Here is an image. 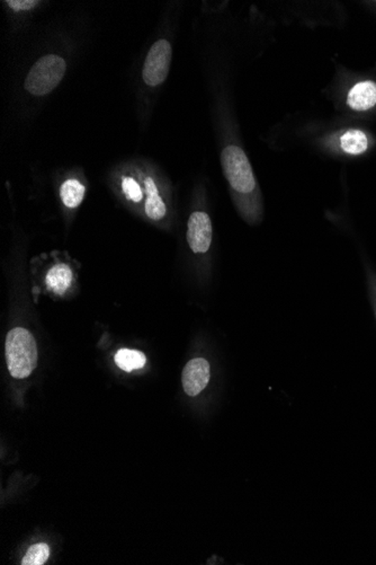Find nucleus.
<instances>
[{
  "instance_id": "obj_1",
  "label": "nucleus",
  "mask_w": 376,
  "mask_h": 565,
  "mask_svg": "<svg viewBox=\"0 0 376 565\" xmlns=\"http://www.w3.org/2000/svg\"><path fill=\"white\" fill-rule=\"evenodd\" d=\"M6 361L10 375L24 379L32 374L38 363V348L29 330L16 327L7 334Z\"/></svg>"
},
{
  "instance_id": "obj_2",
  "label": "nucleus",
  "mask_w": 376,
  "mask_h": 565,
  "mask_svg": "<svg viewBox=\"0 0 376 565\" xmlns=\"http://www.w3.org/2000/svg\"><path fill=\"white\" fill-rule=\"evenodd\" d=\"M66 70V61L57 54L40 58L27 73L25 89L32 95H47L64 80Z\"/></svg>"
},
{
  "instance_id": "obj_3",
  "label": "nucleus",
  "mask_w": 376,
  "mask_h": 565,
  "mask_svg": "<svg viewBox=\"0 0 376 565\" xmlns=\"http://www.w3.org/2000/svg\"><path fill=\"white\" fill-rule=\"evenodd\" d=\"M222 169L231 187L239 193H250L256 188L253 169L244 150L228 146L221 154Z\"/></svg>"
},
{
  "instance_id": "obj_4",
  "label": "nucleus",
  "mask_w": 376,
  "mask_h": 565,
  "mask_svg": "<svg viewBox=\"0 0 376 565\" xmlns=\"http://www.w3.org/2000/svg\"><path fill=\"white\" fill-rule=\"evenodd\" d=\"M171 62V45L167 40H159L152 45L143 64L142 78L149 86H158L167 78Z\"/></svg>"
},
{
  "instance_id": "obj_5",
  "label": "nucleus",
  "mask_w": 376,
  "mask_h": 565,
  "mask_svg": "<svg viewBox=\"0 0 376 565\" xmlns=\"http://www.w3.org/2000/svg\"><path fill=\"white\" fill-rule=\"evenodd\" d=\"M187 241L194 253H205L212 243V224L209 215L197 211L190 215L187 225Z\"/></svg>"
},
{
  "instance_id": "obj_6",
  "label": "nucleus",
  "mask_w": 376,
  "mask_h": 565,
  "mask_svg": "<svg viewBox=\"0 0 376 565\" xmlns=\"http://www.w3.org/2000/svg\"><path fill=\"white\" fill-rule=\"evenodd\" d=\"M184 391L188 396H197L208 386L210 381V365L203 358L187 362L183 370Z\"/></svg>"
},
{
  "instance_id": "obj_7",
  "label": "nucleus",
  "mask_w": 376,
  "mask_h": 565,
  "mask_svg": "<svg viewBox=\"0 0 376 565\" xmlns=\"http://www.w3.org/2000/svg\"><path fill=\"white\" fill-rule=\"evenodd\" d=\"M376 104V84L364 82L358 84L348 94V105L355 111H366Z\"/></svg>"
},
{
  "instance_id": "obj_8",
  "label": "nucleus",
  "mask_w": 376,
  "mask_h": 565,
  "mask_svg": "<svg viewBox=\"0 0 376 565\" xmlns=\"http://www.w3.org/2000/svg\"><path fill=\"white\" fill-rule=\"evenodd\" d=\"M71 281H73V272L66 264H59L52 267L45 278V282H47L49 290L57 295H64V292L69 289Z\"/></svg>"
},
{
  "instance_id": "obj_9",
  "label": "nucleus",
  "mask_w": 376,
  "mask_h": 565,
  "mask_svg": "<svg viewBox=\"0 0 376 565\" xmlns=\"http://www.w3.org/2000/svg\"><path fill=\"white\" fill-rule=\"evenodd\" d=\"M145 188H146L147 193V216L151 220L162 219L166 216L167 210H166V206L162 197H159L158 189L151 178H147L145 180Z\"/></svg>"
},
{
  "instance_id": "obj_10",
  "label": "nucleus",
  "mask_w": 376,
  "mask_h": 565,
  "mask_svg": "<svg viewBox=\"0 0 376 565\" xmlns=\"http://www.w3.org/2000/svg\"><path fill=\"white\" fill-rule=\"evenodd\" d=\"M115 363L124 372H133L141 369L146 365V356L140 351L130 349H121L115 354Z\"/></svg>"
},
{
  "instance_id": "obj_11",
  "label": "nucleus",
  "mask_w": 376,
  "mask_h": 565,
  "mask_svg": "<svg viewBox=\"0 0 376 565\" xmlns=\"http://www.w3.org/2000/svg\"><path fill=\"white\" fill-rule=\"evenodd\" d=\"M85 187L79 181L68 180L61 187V199H62L64 206L73 209V208L80 206L82 200H84V197H85Z\"/></svg>"
},
{
  "instance_id": "obj_12",
  "label": "nucleus",
  "mask_w": 376,
  "mask_h": 565,
  "mask_svg": "<svg viewBox=\"0 0 376 565\" xmlns=\"http://www.w3.org/2000/svg\"><path fill=\"white\" fill-rule=\"evenodd\" d=\"M342 149L351 155H360L367 149L368 140L366 134L360 130L347 131L340 140Z\"/></svg>"
},
{
  "instance_id": "obj_13",
  "label": "nucleus",
  "mask_w": 376,
  "mask_h": 565,
  "mask_svg": "<svg viewBox=\"0 0 376 565\" xmlns=\"http://www.w3.org/2000/svg\"><path fill=\"white\" fill-rule=\"evenodd\" d=\"M50 547L45 543L35 544L29 547L23 559V565H42L48 561Z\"/></svg>"
},
{
  "instance_id": "obj_14",
  "label": "nucleus",
  "mask_w": 376,
  "mask_h": 565,
  "mask_svg": "<svg viewBox=\"0 0 376 565\" xmlns=\"http://www.w3.org/2000/svg\"><path fill=\"white\" fill-rule=\"evenodd\" d=\"M122 189H123L125 197L129 200L133 201V202H140L142 200V189L134 178H123V180H122Z\"/></svg>"
},
{
  "instance_id": "obj_15",
  "label": "nucleus",
  "mask_w": 376,
  "mask_h": 565,
  "mask_svg": "<svg viewBox=\"0 0 376 565\" xmlns=\"http://www.w3.org/2000/svg\"><path fill=\"white\" fill-rule=\"evenodd\" d=\"M38 1L34 0H8L7 5L15 10H29L38 6Z\"/></svg>"
}]
</instances>
